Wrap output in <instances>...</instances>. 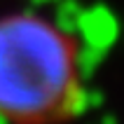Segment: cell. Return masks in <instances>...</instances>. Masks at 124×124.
Instances as JSON below:
<instances>
[{
    "label": "cell",
    "mask_w": 124,
    "mask_h": 124,
    "mask_svg": "<svg viewBox=\"0 0 124 124\" xmlns=\"http://www.w3.org/2000/svg\"><path fill=\"white\" fill-rule=\"evenodd\" d=\"M84 105L75 38L38 12L0 16V119L59 124Z\"/></svg>",
    "instance_id": "cell-1"
}]
</instances>
